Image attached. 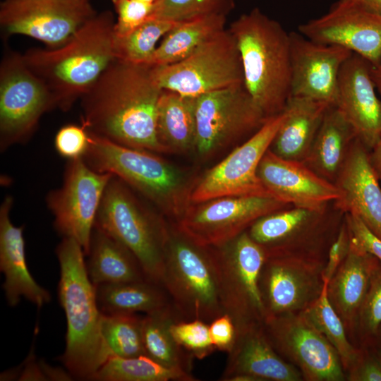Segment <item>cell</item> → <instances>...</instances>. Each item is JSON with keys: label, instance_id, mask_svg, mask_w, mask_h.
<instances>
[{"label": "cell", "instance_id": "cell-54", "mask_svg": "<svg viewBox=\"0 0 381 381\" xmlns=\"http://www.w3.org/2000/svg\"><path fill=\"white\" fill-rule=\"evenodd\" d=\"M380 183H381V181H380Z\"/></svg>", "mask_w": 381, "mask_h": 381}, {"label": "cell", "instance_id": "cell-19", "mask_svg": "<svg viewBox=\"0 0 381 381\" xmlns=\"http://www.w3.org/2000/svg\"><path fill=\"white\" fill-rule=\"evenodd\" d=\"M298 32L322 44L340 46L372 66L381 59V15L338 0L320 17L300 25Z\"/></svg>", "mask_w": 381, "mask_h": 381}, {"label": "cell", "instance_id": "cell-51", "mask_svg": "<svg viewBox=\"0 0 381 381\" xmlns=\"http://www.w3.org/2000/svg\"><path fill=\"white\" fill-rule=\"evenodd\" d=\"M378 334H379V336H380V338H381V325H380V327H379V329H378V331H377V335H378Z\"/></svg>", "mask_w": 381, "mask_h": 381}, {"label": "cell", "instance_id": "cell-8", "mask_svg": "<svg viewBox=\"0 0 381 381\" xmlns=\"http://www.w3.org/2000/svg\"><path fill=\"white\" fill-rule=\"evenodd\" d=\"M207 248L217 272L224 311L231 317L236 329L263 323L265 312L259 279L267 257L265 248L247 230L221 245Z\"/></svg>", "mask_w": 381, "mask_h": 381}, {"label": "cell", "instance_id": "cell-44", "mask_svg": "<svg viewBox=\"0 0 381 381\" xmlns=\"http://www.w3.org/2000/svg\"><path fill=\"white\" fill-rule=\"evenodd\" d=\"M209 329L216 350L230 352L237 337L236 327L231 317L227 313L217 317L209 323Z\"/></svg>", "mask_w": 381, "mask_h": 381}, {"label": "cell", "instance_id": "cell-42", "mask_svg": "<svg viewBox=\"0 0 381 381\" xmlns=\"http://www.w3.org/2000/svg\"><path fill=\"white\" fill-rule=\"evenodd\" d=\"M90 143V135L83 126L68 124L61 127L54 138L58 154L68 160L83 158Z\"/></svg>", "mask_w": 381, "mask_h": 381}, {"label": "cell", "instance_id": "cell-11", "mask_svg": "<svg viewBox=\"0 0 381 381\" xmlns=\"http://www.w3.org/2000/svg\"><path fill=\"white\" fill-rule=\"evenodd\" d=\"M193 204L187 207L176 226L203 247L221 245L261 217L290 206L269 195L222 196Z\"/></svg>", "mask_w": 381, "mask_h": 381}, {"label": "cell", "instance_id": "cell-43", "mask_svg": "<svg viewBox=\"0 0 381 381\" xmlns=\"http://www.w3.org/2000/svg\"><path fill=\"white\" fill-rule=\"evenodd\" d=\"M345 224L350 243L381 260V239L356 215L346 213Z\"/></svg>", "mask_w": 381, "mask_h": 381}, {"label": "cell", "instance_id": "cell-25", "mask_svg": "<svg viewBox=\"0 0 381 381\" xmlns=\"http://www.w3.org/2000/svg\"><path fill=\"white\" fill-rule=\"evenodd\" d=\"M330 107L324 102L289 97L283 110L285 118L270 150L281 157L303 162Z\"/></svg>", "mask_w": 381, "mask_h": 381}, {"label": "cell", "instance_id": "cell-27", "mask_svg": "<svg viewBox=\"0 0 381 381\" xmlns=\"http://www.w3.org/2000/svg\"><path fill=\"white\" fill-rule=\"evenodd\" d=\"M355 138L349 123L337 107L332 106L303 162L322 178L334 183Z\"/></svg>", "mask_w": 381, "mask_h": 381}, {"label": "cell", "instance_id": "cell-18", "mask_svg": "<svg viewBox=\"0 0 381 381\" xmlns=\"http://www.w3.org/2000/svg\"><path fill=\"white\" fill-rule=\"evenodd\" d=\"M290 97L335 106L339 72L353 53L340 46L314 42L296 32H290Z\"/></svg>", "mask_w": 381, "mask_h": 381}, {"label": "cell", "instance_id": "cell-2", "mask_svg": "<svg viewBox=\"0 0 381 381\" xmlns=\"http://www.w3.org/2000/svg\"><path fill=\"white\" fill-rule=\"evenodd\" d=\"M115 22L110 11L96 13L62 45L22 55L49 92L54 108L70 109L115 59Z\"/></svg>", "mask_w": 381, "mask_h": 381}, {"label": "cell", "instance_id": "cell-32", "mask_svg": "<svg viewBox=\"0 0 381 381\" xmlns=\"http://www.w3.org/2000/svg\"><path fill=\"white\" fill-rule=\"evenodd\" d=\"M224 15H209L179 22L163 37L148 63L164 66L178 62L224 30Z\"/></svg>", "mask_w": 381, "mask_h": 381}, {"label": "cell", "instance_id": "cell-26", "mask_svg": "<svg viewBox=\"0 0 381 381\" xmlns=\"http://www.w3.org/2000/svg\"><path fill=\"white\" fill-rule=\"evenodd\" d=\"M377 260L350 243L347 255L327 284L329 300L343 322L348 325L358 321Z\"/></svg>", "mask_w": 381, "mask_h": 381}, {"label": "cell", "instance_id": "cell-46", "mask_svg": "<svg viewBox=\"0 0 381 381\" xmlns=\"http://www.w3.org/2000/svg\"><path fill=\"white\" fill-rule=\"evenodd\" d=\"M361 358V357H360ZM353 367L350 380L355 381H381V361L379 357L370 356L361 359Z\"/></svg>", "mask_w": 381, "mask_h": 381}, {"label": "cell", "instance_id": "cell-17", "mask_svg": "<svg viewBox=\"0 0 381 381\" xmlns=\"http://www.w3.org/2000/svg\"><path fill=\"white\" fill-rule=\"evenodd\" d=\"M319 270L318 265L288 254L267 256L259 279L265 320L309 307L322 289Z\"/></svg>", "mask_w": 381, "mask_h": 381}, {"label": "cell", "instance_id": "cell-10", "mask_svg": "<svg viewBox=\"0 0 381 381\" xmlns=\"http://www.w3.org/2000/svg\"><path fill=\"white\" fill-rule=\"evenodd\" d=\"M195 113L194 149L202 157H208L245 135H253L268 119L244 83L197 97Z\"/></svg>", "mask_w": 381, "mask_h": 381}, {"label": "cell", "instance_id": "cell-28", "mask_svg": "<svg viewBox=\"0 0 381 381\" xmlns=\"http://www.w3.org/2000/svg\"><path fill=\"white\" fill-rule=\"evenodd\" d=\"M86 267L96 286L148 279L135 256L123 244L94 227Z\"/></svg>", "mask_w": 381, "mask_h": 381}, {"label": "cell", "instance_id": "cell-34", "mask_svg": "<svg viewBox=\"0 0 381 381\" xmlns=\"http://www.w3.org/2000/svg\"><path fill=\"white\" fill-rule=\"evenodd\" d=\"M98 381H195L186 371L165 367L146 355L110 356L92 377Z\"/></svg>", "mask_w": 381, "mask_h": 381}, {"label": "cell", "instance_id": "cell-21", "mask_svg": "<svg viewBox=\"0 0 381 381\" xmlns=\"http://www.w3.org/2000/svg\"><path fill=\"white\" fill-rule=\"evenodd\" d=\"M377 94L371 64L353 53L339 72L335 107L349 123L356 138L369 150L381 136V98Z\"/></svg>", "mask_w": 381, "mask_h": 381}, {"label": "cell", "instance_id": "cell-38", "mask_svg": "<svg viewBox=\"0 0 381 381\" xmlns=\"http://www.w3.org/2000/svg\"><path fill=\"white\" fill-rule=\"evenodd\" d=\"M234 6V0H159L152 18L183 22L209 15L226 16Z\"/></svg>", "mask_w": 381, "mask_h": 381}, {"label": "cell", "instance_id": "cell-41", "mask_svg": "<svg viewBox=\"0 0 381 381\" xmlns=\"http://www.w3.org/2000/svg\"><path fill=\"white\" fill-rule=\"evenodd\" d=\"M114 5L117 13L116 37L124 36L152 18L155 11V4L138 0H117Z\"/></svg>", "mask_w": 381, "mask_h": 381}, {"label": "cell", "instance_id": "cell-35", "mask_svg": "<svg viewBox=\"0 0 381 381\" xmlns=\"http://www.w3.org/2000/svg\"><path fill=\"white\" fill-rule=\"evenodd\" d=\"M327 288V284L323 283L319 297L301 315L329 341L346 368L353 366L360 358L359 353L349 341L343 321L329 300Z\"/></svg>", "mask_w": 381, "mask_h": 381}, {"label": "cell", "instance_id": "cell-30", "mask_svg": "<svg viewBox=\"0 0 381 381\" xmlns=\"http://www.w3.org/2000/svg\"><path fill=\"white\" fill-rule=\"evenodd\" d=\"M195 98L163 90L158 102L157 132L166 152L195 147Z\"/></svg>", "mask_w": 381, "mask_h": 381}, {"label": "cell", "instance_id": "cell-9", "mask_svg": "<svg viewBox=\"0 0 381 381\" xmlns=\"http://www.w3.org/2000/svg\"><path fill=\"white\" fill-rule=\"evenodd\" d=\"M152 71L162 90L193 97L243 83L239 51L229 29L178 62L152 66Z\"/></svg>", "mask_w": 381, "mask_h": 381}, {"label": "cell", "instance_id": "cell-47", "mask_svg": "<svg viewBox=\"0 0 381 381\" xmlns=\"http://www.w3.org/2000/svg\"><path fill=\"white\" fill-rule=\"evenodd\" d=\"M356 8L381 15V0H339Z\"/></svg>", "mask_w": 381, "mask_h": 381}, {"label": "cell", "instance_id": "cell-12", "mask_svg": "<svg viewBox=\"0 0 381 381\" xmlns=\"http://www.w3.org/2000/svg\"><path fill=\"white\" fill-rule=\"evenodd\" d=\"M112 176L94 170L83 158L68 160L61 186L46 197L56 231L62 238L78 241L85 255L99 205Z\"/></svg>", "mask_w": 381, "mask_h": 381}, {"label": "cell", "instance_id": "cell-36", "mask_svg": "<svg viewBox=\"0 0 381 381\" xmlns=\"http://www.w3.org/2000/svg\"><path fill=\"white\" fill-rule=\"evenodd\" d=\"M101 333L110 356L146 355L143 337V316L138 314L103 313Z\"/></svg>", "mask_w": 381, "mask_h": 381}, {"label": "cell", "instance_id": "cell-6", "mask_svg": "<svg viewBox=\"0 0 381 381\" xmlns=\"http://www.w3.org/2000/svg\"><path fill=\"white\" fill-rule=\"evenodd\" d=\"M162 285L182 320L210 323L225 313L207 247L195 243L176 226L168 225Z\"/></svg>", "mask_w": 381, "mask_h": 381}, {"label": "cell", "instance_id": "cell-50", "mask_svg": "<svg viewBox=\"0 0 381 381\" xmlns=\"http://www.w3.org/2000/svg\"><path fill=\"white\" fill-rule=\"evenodd\" d=\"M138 1L148 3V4H155L159 0H138Z\"/></svg>", "mask_w": 381, "mask_h": 381}, {"label": "cell", "instance_id": "cell-13", "mask_svg": "<svg viewBox=\"0 0 381 381\" xmlns=\"http://www.w3.org/2000/svg\"><path fill=\"white\" fill-rule=\"evenodd\" d=\"M53 108L49 92L22 55L6 54L0 68L1 152L28 140L42 116Z\"/></svg>", "mask_w": 381, "mask_h": 381}, {"label": "cell", "instance_id": "cell-53", "mask_svg": "<svg viewBox=\"0 0 381 381\" xmlns=\"http://www.w3.org/2000/svg\"><path fill=\"white\" fill-rule=\"evenodd\" d=\"M117 0H111L112 3H115Z\"/></svg>", "mask_w": 381, "mask_h": 381}, {"label": "cell", "instance_id": "cell-4", "mask_svg": "<svg viewBox=\"0 0 381 381\" xmlns=\"http://www.w3.org/2000/svg\"><path fill=\"white\" fill-rule=\"evenodd\" d=\"M229 30L239 51L248 92L267 117L282 113L291 91L290 32L258 8L240 16Z\"/></svg>", "mask_w": 381, "mask_h": 381}, {"label": "cell", "instance_id": "cell-52", "mask_svg": "<svg viewBox=\"0 0 381 381\" xmlns=\"http://www.w3.org/2000/svg\"><path fill=\"white\" fill-rule=\"evenodd\" d=\"M378 357H379V358H380V361H381V348H380V349H379V351H378Z\"/></svg>", "mask_w": 381, "mask_h": 381}, {"label": "cell", "instance_id": "cell-7", "mask_svg": "<svg viewBox=\"0 0 381 381\" xmlns=\"http://www.w3.org/2000/svg\"><path fill=\"white\" fill-rule=\"evenodd\" d=\"M131 188L112 176L99 205L95 227L126 246L146 277L162 285L168 225L146 209Z\"/></svg>", "mask_w": 381, "mask_h": 381}, {"label": "cell", "instance_id": "cell-49", "mask_svg": "<svg viewBox=\"0 0 381 381\" xmlns=\"http://www.w3.org/2000/svg\"><path fill=\"white\" fill-rule=\"evenodd\" d=\"M371 75L377 92L381 98V59L375 65H371Z\"/></svg>", "mask_w": 381, "mask_h": 381}, {"label": "cell", "instance_id": "cell-37", "mask_svg": "<svg viewBox=\"0 0 381 381\" xmlns=\"http://www.w3.org/2000/svg\"><path fill=\"white\" fill-rule=\"evenodd\" d=\"M179 23L152 18L124 36H115V59L148 64L157 42Z\"/></svg>", "mask_w": 381, "mask_h": 381}, {"label": "cell", "instance_id": "cell-22", "mask_svg": "<svg viewBox=\"0 0 381 381\" xmlns=\"http://www.w3.org/2000/svg\"><path fill=\"white\" fill-rule=\"evenodd\" d=\"M335 185L336 207L358 216L381 239V183L370 160V150L357 138L352 142Z\"/></svg>", "mask_w": 381, "mask_h": 381}, {"label": "cell", "instance_id": "cell-33", "mask_svg": "<svg viewBox=\"0 0 381 381\" xmlns=\"http://www.w3.org/2000/svg\"><path fill=\"white\" fill-rule=\"evenodd\" d=\"M182 320L174 308L143 316V337L146 356L170 368L191 373L193 356L181 348L171 333V323Z\"/></svg>", "mask_w": 381, "mask_h": 381}, {"label": "cell", "instance_id": "cell-48", "mask_svg": "<svg viewBox=\"0 0 381 381\" xmlns=\"http://www.w3.org/2000/svg\"><path fill=\"white\" fill-rule=\"evenodd\" d=\"M370 160L376 175L381 181V136L370 150Z\"/></svg>", "mask_w": 381, "mask_h": 381}, {"label": "cell", "instance_id": "cell-40", "mask_svg": "<svg viewBox=\"0 0 381 381\" xmlns=\"http://www.w3.org/2000/svg\"><path fill=\"white\" fill-rule=\"evenodd\" d=\"M357 322L361 333L365 338L377 336L381 325V260H380L373 270L368 289Z\"/></svg>", "mask_w": 381, "mask_h": 381}, {"label": "cell", "instance_id": "cell-14", "mask_svg": "<svg viewBox=\"0 0 381 381\" xmlns=\"http://www.w3.org/2000/svg\"><path fill=\"white\" fill-rule=\"evenodd\" d=\"M285 118L284 111L267 119L243 143L209 169L191 190L190 202L198 203L229 195H269L258 169Z\"/></svg>", "mask_w": 381, "mask_h": 381}, {"label": "cell", "instance_id": "cell-39", "mask_svg": "<svg viewBox=\"0 0 381 381\" xmlns=\"http://www.w3.org/2000/svg\"><path fill=\"white\" fill-rule=\"evenodd\" d=\"M170 330L177 344L193 358L202 359L216 350L209 323L203 320H177L171 323Z\"/></svg>", "mask_w": 381, "mask_h": 381}, {"label": "cell", "instance_id": "cell-29", "mask_svg": "<svg viewBox=\"0 0 381 381\" xmlns=\"http://www.w3.org/2000/svg\"><path fill=\"white\" fill-rule=\"evenodd\" d=\"M95 287L98 306L104 314L145 315L174 308L163 286L149 279Z\"/></svg>", "mask_w": 381, "mask_h": 381}, {"label": "cell", "instance_id": "cell-31", "mask_svg": "<svg viewBox=\"0 0 381 381\" xmlns=\"http://www.w3.org/2000/svg\"><path fill=\"white\" fill-rule=\"evenodd\" d=\"M322 214L301 207H286L258 219L247 231L265 248L267 256L278 255L315 224Z\"/></svg>", "mask_w": 381, "mask_h": 381}, {"label": "cell", "instance_id": "cell-1", "mask_svg": "<svg viewBox=\"0 0 381 381\" xmlns=\"http://www.w3.org/2000/svg\"><path fill=\"white\" fill-rule=\"evenodd\" d=\"M162 91L152 66L115 59L80 98L82 126L122 145L166 152L157 132Z\"/></svg>", "mask_w": 381, "mask_h": 381}, {"label": "cell", "instance_id": "cell-3", "mask_svg": "<svg viewBox=\"0 0 381 381\" xmlns=\"http://www.w3.org/2000/svg\"><path fill=\"white\" fill-rule=\"evenodd\" d=\"M60 267L59 300L66 318V347L61 360L73 376L91 380L110 357L101 333L103 313L90 280L82 246L63 238L56 249Z\"/></svg>", "mask_w": 381, "mask_h": 381}, {"label": "cell", "instance_id": "cell-16", "mask_svg": "<svg viewBox=\"0 0 381 381\" xmlns=\"http://www.w3.org/2000/svg\"><path fill=\"white\" fill-rule=\"evenodd\" d=\"M263 328L274 349L292 358L308 380L344 379L341 361L336 349L301 314L267 318Z\"/></svg>", "mask_w": 381, "mask_h": 381}, {"label": "cell", "instance_id": "cell-23", "mask_svg": "<svg viewBox=\"0 0 381 381\" xmlns=\"http://www.w3.org/2000/svg\"><path fill=\"white\" fill-rule=\"evenodd\" d=\"M13 203V198L7 195L0 207V270L5 277L3 289L10 306H17L25 298L40 308L50 301L51 295L29 271L24 226H15L10 217Z\"/></svg>", "mask_w": 381, "mask_h": 381}, {"label": "cell", "instance_id": "cell-20", "mask_svg": "<svg viewBox=\"0 0 381 381\" xmlns=\"http://www.w3.org/2000/svg\"><path fill=\"white\" fill-rule=\"evenodd\" d=\"M258 174L271 196L293 207L323 213L329 202L341 196L334 183L303 162L281 157L270 149L260 162Z\"/></svg>", "mask_w": 381, "mask_h": 381}, {"label": "cell", "instance_id": "cell-15", "mask_svg": "<svg viewBox=\"0 0 381 381\" xmlns=\"http://www.w3.org/2000/svg\"><path fill=\"white\" fill-rule=\"evenodd\" d=\"M96 14L89 0H5L0 23L8 35H23L49 49L64 44Z\"/></svg>", "mask_w": 381, "mask_h": 381}, {"label": "cell", "instance_id": "cell-45", "mask_svg": "<svg viewBox=\"0 0 381 381\" xmlns=\"http://www.w3.org/2000/svg\"><path fill=\"white\" fill-rule=\"evenodd\" d=\"M349 235L345 223L341 226L337 238L331 246L328 261L322 272L323 283L328 284L338 267L342 263L349 250Z\"/></svg>", "mask_w": 381, "mask_h": 381}, {"label": "cell", "instance_id": "cell-5", "mask_svg": "<svg viewBox=\"0 0 381 381\" xmlns=\"http://www.w3.org/2000/svg\"><path fill=\"white\" fill-rule=\"evenodd\" d=\"M89 133L90 143L83 159L92 169L119 178L167 214L182 215L192 190L183 174L153 152Z\"/></svg>", "mask_w": 381, "mask_h": 381}, {"label": "cell", "instance_id": "cell-24", "mask_svg": "<svg viewBox=\"0 0 381 381\" xmlns=\"http://www.w3.org/2000/svg\"><path fill=\"white\" fill-rule=\"evenodd\" d=\"M219 380L231 381L239 375H254L264 380L298 381V371L285 362L270 341L263 323H255L237 330L235 344Z\"/></svg>", "mask_w": 381, "mask_h": 381}]
</instances>
